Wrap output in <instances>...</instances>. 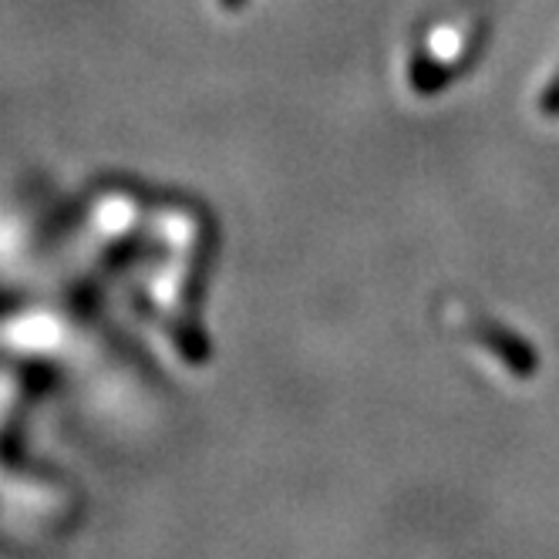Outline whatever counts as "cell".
Instances as JSON below:
<instances>
[{
    "mask_svg": "<svg viewBox=\"0 0 559 559\" xmlns=\"http://www.w3.org/2000/svg\"><path fill=\"white\" fill-rule=\"evenodd\" d=\"M239 4H247V0H223V8H239Z\"/></svg>",
    "mask_w": 559,
    "mask_h": 559,
    "instance_id": "1",
    "label": "cell"
}]
</instances>
